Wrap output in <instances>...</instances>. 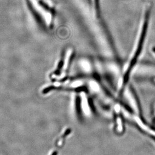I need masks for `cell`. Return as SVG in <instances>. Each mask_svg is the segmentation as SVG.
Returning a JSON list of instances; mask_svg holds the SVG:
<instances>
[{
    "mask_svg": "<svg viewBox=\"0 0 155 155\" xmlns=\"http://www.w3.org/2000/svg\"><path fill=\"white\" fill-rule=\"evenodd\" d=\"M150 13V8L147 7L145 11V15L143 16V21L142 22V26L140 28L139 38L137 39V45L135 46L134 51L133 52V55H131V59L130 60V63H128V66L127 67L125 70L123 78H122V83L120 89V94L123 93L126 85L128 83L130 79V76L131 75V72L133 71L134 66H136V63L137 60L141 54L142 48H143V43L145 42V38L146 35L147 30H148L149 22Z\"/></svg>",
    "mask_w": 155,
    "mask_h": 155,
    "instance_id": "cell-1",
    "label": "cell"
},
{
    "mask_svg": "<svg viewBox=\"0 0 155 155\" xmlns=\"http://www.w3.org/2000/svg\"><path fill=\"white\" fill-rule=\"evenodd\" d=\"M94 6L95 8L96 12L97 14L100 13V7H99V0H94Z\"/></svg>",
    "mask_w": 155,
    "mask_h": 155,
    "instance_id": "cell-2",
    "label": "cell"
},
{
    "mask_svg": "<svg viewBox=\"0 0 155 155\" xmlns=\"http://www.w3.org/2000/svg\"><path fill=\"white\" fill-rule=\"evenodd\" d=\"M154 82H155V79H154Z\"/></svg>",
    "mask_w": 155,
    "mask_h": 155,
    "instance_id": "cell-3",
    "label": "cell"
}]
</instances>
